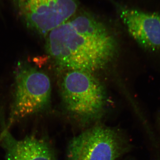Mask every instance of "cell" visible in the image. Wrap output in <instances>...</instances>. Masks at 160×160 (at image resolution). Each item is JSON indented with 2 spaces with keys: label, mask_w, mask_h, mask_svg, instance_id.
<instances>
[{
  "label": "cell",
  "mask_w": 160,
  "mask_h": 160,
  "mask_svg": "<svg viewBox=\"0 0 160 160\" xmlns=\"http://www.w3.org/2000/svg\"><path fill=\"white\" fill-rule=\"evenodd\" d=\"M46 37L47 53L57 66L68 71L93 73L107 67L118 53L114 36L89 15L68 20Z\"/></svg>",
  "instance_id": "obj_1"
},
{
  "label": "cell",
  "mask_w": 160,
  "mask_h": 160,
  "mask_svg": "<svg viewBox=\"0 0 160 160\" xmlns=\"http://www.w3.org/2000/svg\"><path fill=\"white\" fill-rule=\"evenodd\" d=\"M61 95L66 110L83 122L99 118L106 108L105 89L92 72H67L61 82Z\"/></svg>",
  "instance_id": "obj_2"
},
{
  "label": "cell",
  "mask_w": 160,
  "mask_h": 160,
  "mask_svg": "<svg viewBox=\"0 0 160 160\" xmlns=\"http://www.w3.org/2000/svg\"><path fill=\"white\" fill-rule=\"evenodd\" d=\"M51 93L50 79L45 72L26 62H18L8 126L46 110L50 103Z\"/></svg>",
  "instance_id": "obj_3"
},
{
  "label": "cell",
  "mask_w": 160,
  "mask_h": 160,
  "mask_svg": "<svg viewBox=\"0 0 160 160\" xmlns=\"http://www.w3.org/2000/svg\"><path fill=\"white\" fill-rule=\"evenodd\" d=\"M129 149L128 142L120 132L98 125L72 139L67 160H116Z\"/></svg>",
  "instance_id": "obj_4"
},
{
  "label": "cell",
  "mask_w": 160,
  "mask_h": 160,
  "mask_svg": "<svg viewBox=\"0 0 160 160\" xmlns=\"http://www.w3.org/2000/svg\"><path fill=\"white\" fill-rule=\"evenodd\" d=\"M28 29L43 36L69 20L77 9L75 0H12Z\"/></svg>",
  "instance_id": "obj_5"
},
{
  "label": "cell",
  "mask_w": 160,
  "mask_h": 160,
  "mask_svg": "<svg viewBox=\"0 0 160 160\" xmlns=\"http://www.w3.org/2000/svg\"><path fill=\"white\" fill-rule=\"evenodd\" d=\"M121 17L130 36L143 49L160 52V14L124 9Z\"/></svg>",
  "instance_id": "obj_6"
},
{
  "label": "cell",
  "mask_w": 160,
  "mask_h": 160,
  "mask_svg": "<svg viewBox=\"0 0 160 160\" xmlns=\"http://www.w3.org/2000/svg\"><path fill=\"white\" fill-rule=\"evenodd\" d=\"M0 144L5 150L6 160H56L50 144L35 136L17 140L6 128L0 135Z\"/></svg>",
  "instance_id": "obj_7"
}]
</instances>
